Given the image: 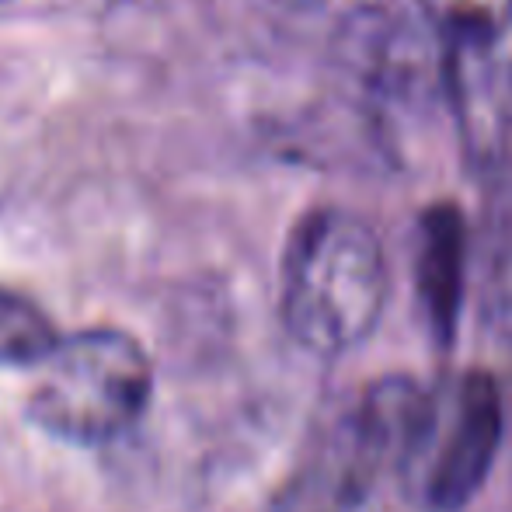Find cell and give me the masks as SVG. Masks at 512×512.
I'll return each mask as SVG.
<instances>
[{"label":"cell","instance_id":"obj_2","mask_svg":"<svg viewBox=\"0 0 512 512\" xmlns=\"http://www.w3.org/2000/svg\"><path fill=\"white\" fill-rule=\"evenodd\" d=\"M432 401L405 377L370 384L314 432L272 512H359L391 464L415 460Z\"/></svg>","mask_w":512,"mask_h":512},{"label":"cell","instance_id":"obj_5","mask_svg":"<svg viewBox=\"0 0 512 512\" xmlns=\"http://www.w3.org/2000/svg\"><path fill=\"white\" fill-rule=\"evenodd\" d=\"M502 439V398L485 373H471L457 384L446 411H429L415 460L436 450L425 464V506L432 512H457L481 492L495 464Z\"/></svg>","mask_w":512,"mask_h":512},{"label":"cell","instance_id":"obj_8","mask_svg":"<svg viewBox=\"0 0 512 512\" xmlns=\"http://www.w3.org/2000/svg\"><path fill=\"white\" fill-rule=\"evenodd\" d=\"M429 32L450 42H492L512 32V0H418Z\"/></svg>","mask_w":512,"mask_h":512},{"label":"cell","instance_id":"obj_7","mask_svg":"<svg viewBox=\"0 0 512 512\" xmlns=\"http://www.w3.org/2000/svg\"><path fill=\"white\" fill-rule=\"evenodd\" d=\"M464 293V230L460 216L450 206H436L422 220V244H418V297L432 335L443 345L453 342Z\"/></svg>","mask_w":512,"mask_h":512},{"label":"cell","instance_id":"obj_6","mask_svg":"<svg viewBox=\"0 0 512 512\" xmlns=\"http://www.w3.org/2000/svg\"><path fill=\"white\" fill-rule=\"evenodd\" d=\"M506 39L450 42L443 53V88L460 140L481 164L499 161L512 147V49Z\"/></svg>","mask_w":512,"mask_h":512},{"label":"cell","instance_id":"obj_9","mask_svg":"<svg viewBox=\"0 0 512 512\" xmlns=\"http://www.w3.org/2000/svg\"><path fill=\"white\" fill-rule=\"evenodd\" d=\"M56 342L53 321L32 300L0 286V366H42Z\"/></svg>","mask_w":512,"mask_h":512},{"label":"cell","instance_id":"obj_1","mask_svg":"<svg viewBox=\"0 0 512 512\" xmlns=\"http://www.w3.org/2000/svg\"><path fill=\"white\" fill-rule=\"evenodd\" d=\"M387 304V258L377 230L324 206L293 227L283 258V321L314 356H342L377 328Z\"/></svg>","mask_w":512,"mask_h":512},{"label":"cell","instance_id":"obj_10","mask_svg":"<svg viewBox=\"0 0 512 512\" xmlns=\"http://www.w3.org/2000/svg\"><path fill=\"white\" fill-rule=\"evenodd\" d=\"M279 4H286V7H317V4H324V0H279Z\"/></svg>","mask_w":512,"mask_h":512},{"label":"cell","instance_id":"obj_3","mask_svg":"<svg viewBox=\"0 0 512 512\" xmlns=\"http://www.w3.org/2000/svg\"><path fill=\"white\" fill-rule=\"evenodd\" d=\"M150 363L129 335L112 328L60 338L39 366L28 415L70 443H108L143 415Z\"/></svg>","mask_w":512,"mask_h":512},{"label":"cell","instance_id":"obj_4","mask_svg":"<svg viewBox=\"0 0 512 512\" xmlns=\"http://www.w3.org/2000/svg\"><path fill=\"white\" fill-rule=\"evenodd\" d=\"M335 63L352 91L373 105H415L443 84L429 32L384 4L356 7L335 35Z\"/></svg>","mask_w":512,"mask_h":512}]
</instances>
